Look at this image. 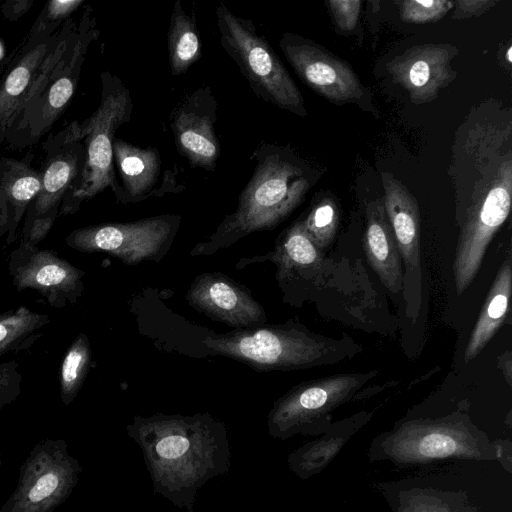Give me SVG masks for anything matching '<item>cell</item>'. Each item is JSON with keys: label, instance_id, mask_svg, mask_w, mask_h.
<instances>
[{"label": "cell", "instance_id": "1f68e13d", "mask_svg": "<svg viewBox=\"0 0 512 512\" xmlns=\"http://www.w3.org/2000/svg\"><path fill=\"white\" fill-rule=\"evenodd\" d=\"M494 0H457L454 2L453 19L478 17L496 5Z\"/></svg>", "mask_w": 512, "mask_h": 512}, {"label": "cell", "instance_id": "8d00e7d4", "mask_svg": "<svg viewBox=\"0 0 512 512\" xmlns=\"http://www.w3.org/2000/svg\"><path fill=\"white\" fill-rule=\"evenodd\" d=\"M1 52H2V48H1V46H0V55H1Z\"/></svg>", "mask_w": 512, "mask_h": 512}, {"label": "cell", "instance_id": "277c9868", "mask_svg": "<svg viewBox=\"0 0 512 512\" xmlns=\"http://www.w3.org/2000/svg\"><path fill=\"white\" fill-rule=\"evenodd\" d=\"M101 82V99L95 112L83 123L73 122L57 134L53 142L83 141L85 151L80 178L75 188L67 194L68 200L60 208V213H73L83 200L94 197L108 187L114 193L118 188L113 143L116 130L130 121L133 103L129 90L116 75L104 71Z\"/></svg>", "mask_w": 512, "mask_h": 512}, {"label": "cell", "instance_id": "d4e9b609", "mask_svg": "<svg viewBox=\"0 0 512 512\" xmlns=\"http://www.w3.org/2000/svg\"><path fill=\"white\" fill-rule=\"evenodd\" d=\"M92 351L85 333H80L65 352L60 369V397L68 406L79 393L91 366Z\"/></svg>", "mask_w": 512, "mask_h": 512}, {"label": "cell", "instance_id": "cb8c5ba5", "mask_svg": "<svg viewBox=\"0 0 512 512\" xmlns=\"http://www.w3.org/2000/svg\"><path fill=\"white\" fill-rule=\"evenodd\" d=\"M51 322L49 315L20 306L0 315V356L27 349Z\"/></svg>", "mask_w": 512, "mask_h": 512}, {"label": "cell", "instance_id": "f1b7e54d", "mask_svg": "<svg viewBox=\"0 0 512 512\" xmlns=\"http://www.w3.org/2000/svg\"><path fill=\"white\" fill-rule=\"evenodd\" d=\"M82 0H52L46 4L36 22L34 32H49V26H55L70 16L81 4Z\"/></svg>", "mask_w": 512, "mask_h": 512}, {"label": "cell", "instance_id": "4dcf8cb0", "mask_svg": "<svg viewBox=\"0 0 512 512\" xmlns=\"http://www.w3.org/2000/svg\"><path fill=\"white\" fill-rule=\"evenodd\" d=\"M333 20L342 32H352L359 20L362 2L359 0H329Z\"/></svg>", "mask_w": 512, "mask_h": 512}, {"label": "cell", "instance_id": "52a82bcc", "mask_svg": "<svg viewBox=\"0 0 512 512\" xmlns=\"http://www.w3.org/2000/svg\"><path fill=\"white\" fill-rule=\"evenodd\" d=\"M82 472L63 439H44L30 451L17 485L0 512H53L71 495Z\"/></svg>", "mask_w": 512, "mask_h": 512}, {"label": "cell", "instance_id": "ffe728a7", "mask_svg": "<svg viewBox=\"0 0 512 512\" xmlns=\"http://www.w3.org/2000/svg\"><path fill=\"white\" fill-rule=\"evenodd\" d=\"M113 161L121 181V186L115 193L119 202H138L153 194L161 165L156 148H142L122 139H115Z\"/></svg>", "mask_w": 512, "mask_h": 512}, {"label": "cell", "instance_id": "44dd1931", "mask_svg": "<svg viewBox=\"0 0 512 512\" xmlns=\"http://www.w3.org/2000/svg\"><path fill=\"white\" fill-rule=\"evenodd\" d=\"M511 288L512 266L511 256L508 255L494 278L486 301L469 337L464 352V361L466 363L473 360L485 348L505 321L509 313Z\"/></svg>", "mask_w": 512, "mask_h": 512}, {"label": "cell", "instance_id": "d6986e66", "mask_svg": "<svg viewBox=\"0 0 512 512\" xmlns=\"http://www.w3.org/2000/svg\"><path fill=\"white\" fill-rule=\"evenodd\" d=\"M364 251L386 289L392 293L401 292L404 284L402 261L383 199L366 204Z\"/></svg>", "mask_w": 512, "mask_h": 512}, {"label": "cell", "instance_id": "7a4b0ae2", "mask_svg": "<svg viewBox=\"0 0 512 512\" xmlns=\"http://www.w3.org/2000/svg\"><path fill=\"white\" fill-rule=\"evenodd\" d=\"M253 157L256 166L235 211L194 246L191 256H209L251 233L272 230L303 201L310 187L309 178L284 149L263 144Z\"/></svg>", "mask_w": 512, "mask_h": 512}, {"label": "cell", "instance_id": "6da1fadb", "mask_svg": "<svg viewBox=\"0 0 512 512\" xmlns=\"http://www.w3.org/2000/svg\"><path fill=\"white\" fill-rule=\"evenodd\" d=\"M126 431L142 450L154 493L187 512L198 491L230 469L227 428L208 412L136 415Z\"/></svg>", "mask_w": 512, "mask_h": 512}, {"label": "cell", "instance_id": "e575fe53", "mask_svg": "<svg viewBox=\"0 0 512 512\" xmlns=\"http://www.w3.org/2000/svg\"><path fill=\"white\" fill-rule=\"evenodd\" d=\"M7 231V227L4 223L0 222V236Z\"/></svg>", "mask_w": 512, "mask_h": 512}, {"label": "cell", "instance_id": "7c38bea8", "mask_svg": "<svg viewBox=\"0 0 512 512\" xmlns=\"http://www.w3.org/2000/svg\"><path fill=\"white\" fill-rule=\"evenodd\" d=\"M280 48L299 78L328 101L341 105L359 102L364 96L363 86L348 63L322 47L285 33Z\"/></svg>", "mask_w": 512, "mask_h": 512}, {"label": "cell", "instance_id": "4316f807", "mask_svg": "<svg viewBox=\"0 0 512 512\" xmlns=\"http://www.w3.org/2000/svg\"><path fill=\"white\" fill-rule=\"evenodd\" d=\"M414 430L418 433L417 453L424 457H443L457 452L459 440L450 428L418 427Z\"/></svg>", "mask_w": 512, "mask_h": 512}, {"label": "cell", "instance_id": "5b68a950", "mask_svg": "<svg viewBox=\"0 0 512 512\" xmlns=\"http://www.w3.org/2000/svg\"><path fill=\"white\" fill-rule=\"evenodd\" d=\"M216 18L222 48L256 96L283 110L306 116L300 90L252 21L234 15L223 3L216 8Z\"/></svg>", "mask_w": 512, "mask_h": 512}, {"label": "cell", "instance_id": "836d02e7", "mask_svg": "<svg viewBox=\"0 0 512 512\" xmlns=\"http://www.w3.org/2000/svg\"><path fill=\"white\" fill-rule=\"evenodd\" d=\"M511 52H512V47L509 46L507 49V53H506V59L509 63H512Z\"/></svg>", "mask_w": 512, "mask_h": 512}, {"label": "cell", "instance_id": "ba28073f", "mask_svg": "<svg viewBox=\"0 0 512 512\" xmlns=\"http://www.w3.org/2000/svg\"><path fill=\"white\" fill-rule=\"evenodd\" d=\"M181 216L164 214L130 222H109L73 230L66 244L77 251L106 253L126 265L160 262L170 250Z\"/></svg>", "mask_w": 512, "mask_h": 512}, {"label": "cell", "instance_id": "8992f818", "mask_svg": "<svg viewBox=\"0 0 512 512\" xmlns=\"http://www.w3.org/2000/svg\"><path fill=\"white\" fill-rule=\"evenodd\" d=\"M378 374L377 370L341 373L302 382L279 397L267 415V431L273 438L312 434L331 412Z\"/></svg>", "mask_w": 512, "mask_h": 512}, {"label": "cell", "instance_id": "9a60e30c", "mask_svg": "<svg viewBox=\"0 0 512 512\" xmlns=\"http://www.w3.org/2000/svg\"><path fill=\"white\" fill-rule=\"evenodd\" d=\"M185 298L194 310L234 329L254 328L267 322L263 306L251 291L223 273L197 275Z\"/></svg>", "mask_w": 512, "mask_h": 512}, {"label": "cell", "instance_id": "2e32d148", "mask_svg": "<svg viewBox=\"0 0 512 512\" xmlns=\"http://www.w3.org/2000/svg\"><path fill=\"white\" fill-rule=\"evenodd\" d=\"M217 102L210 87L185 97L171 113V129L178 152L193 167L213 171L220 156L215 133Z\"/></svg>", "mask_w": 512, "mask_h": 512}, {"label": "cell", "instance_id": "d6a6232c", "mask_svg": "<svg viewBox=\"0 0 512 512\" xmlns=\"http://www.w3.org/2000/svg\"><path fill=\"white\" fill-rule=\"evenodd\" d=\"M32 4L33 1L28 0L7 1L2 7V13L6 18L15 20L23 16Z\"/></svg>", "mask_w": 512, "mask_h": 512}, {"label": "cell", "instance_id": "484cf974", "mask_svg": "<svg viewBox=\"0 0 512 512\" xmlns=\"http://www.w3.org/2000/svg\"><path fill=\"white\" fill-rule=\"evenodd\" d=\"M300 220L308 236L323 251L332 243L337 233V205L334 200L323 198L311 208L304 219Z\"/></svg>", "mask_w": 512, "mask_h": 512}, {"label": "cell", "instance_id": "4fadbf2b", "mask_svg": "<svg viewBox=\"0 0 512 512\" xmlns=\"http://www.w3.org/2000/svg\"><path fill=\"white\" fill-rule=\"evenodd\" d=\"M56 153L48 160L41 175V188L28 209L21 242L37 246L51 229L64 197L80 178L85 161L82 141L52 143Z\"/></svg>", "mask_w": 512, "mask_h": 512}, {"label": "cell", "instance_id": "8fae6325", "mask_svg": "<svg viewBox=\"0 0 512 512\" xmlns=\"http://www.w3.org/2000/svg\"><path fill=\"white\" fill-rule=\"evenodd\" d=\"M9 274L18 291L32 289L54 308L78 301L85 272L52 250L21 242L9 256Z\"/></svg>", "mask_w": 512, "mask_h": 512}, {"label": "cell", "instance_id": "e0dca14e", "mask_svg": "<svg viewBox=\"0 0 512 512\" xmlns=\"http://www.w3.org/2000/svg\"><path fill=\"white\" fill-rule=\"evenodd\" d=\"M458 47L451 44L412 46L387 63L393 81L407 91L416 105L437 98L440 90L451 83L457 73L451 67Z\"/></svg>", "mask_w": 512, "mask_h": 512}, {"label": "cell", "instance_id": "ac0fdd59", "mask_svg": "<svg viewBox=\"0 0 512 512\" xmlns=\"http://www.w3.org/2000/svg\"><path fill=\"white\" fill-rule=\"evenodd\" d=\"M384 208L405 266L406 277L420 290V213L416 198L391 173L382 172Z\"/></svg>", "mask_w": 512, "mask_h": 512}, {"label": "cell", "instance_id": "3957f363", "mask_svg": "<svg viewBox=\"0 0 512 512\" xmlns=\"http://www.w3.org/2000/svg\"><path fill=\"white\" fill-rule=\"evenodd\" d=\"M203 343L214 355L237 360L258 372L332 365L362 351V346L346 334L340 339L327 337L292 319L211 334Z\"/></svg>", "mask_w": 512, "mask_h": 512}, {"label": "cell", "instance_id": "5bb4252c", "mask_svg": "<svg viewBox=\"0 0 512 512\" xmlns=\"http://www.w3.org/2000/svg\"><path fill=\"white\" fill-rule=\"evenodd\" d=\"M94 26L87 10L78 37L71 42L48 85L15 124L19 129L29 127L31 139L41 137L73 97L87 49L97 36Z\"/></svg>", "mask_w": 512, "mask_h": 512}, {"label": "cell", "instance_id": "f546056e", "mask_svg": "<svg viewBox=\"0 0 512 512\" xmlns=\"http://www.w3.org/2000/svg\"><path fill=\"white\" fill-rule=\"evenodd\" d=\"M22 374L15 361L0 364V410L15 401L21 393Z\"/></svg>", "mask_w": 512, "mask_h": 512}, {"label": "cell", "instance_id": "7402d4cb", "mask_svg": "<svg viewBox=\"0 0 512 512\" xmlns=\"http://www.w3.org/2000/svg\"><path fill=\"white\" fill-rule=\"evenodd\" d=\"M168 54L172 75L185 73L202 56L195 18L189 16L180 0L173 6L168 29Z\"/></svg>", "mask_w": 512, "mask_h": 512}, {"label": "cell", "instance_id": "30bf717a", "mask_svg": "<svg viewBox=\"0 0 512 512\" xmlns=\"http://www.w3.org/2000/svg\"><path fill=\"white\" fill-rule=\"evenodd\" d=\"M264 261L275 265V276L283 293V301L294 306H301L323 279V251L308 236L301 220L278 236L272 251L241 259L237 268Z\"/></svg>", "mask_w": 512, "mask_h": 512}, {"label": "cell", "instance_id": "83f0119b", "mask_svg": "<svg viewBox=\"0 0 512 512\" xmlns=\"http://www.w3.org/2000/svg\"><path fill=\"white\" fill-rule=\"evenodd\" d=\"M454 7L449 0H404L399 4L402 21L413 24L433 23L442 19Z\"/></svg>", "mask_w": 512, "mask_h": 512}, {"label": "cell", "instance_id": "9c48e42d", "mask_svg": "<svg viewBox=\"0 0 512 512\" xmlns=\"http://www.w3.org/2000/svg\"><path fill=\"white\" fill-rule=\"evenodd\" d=\"M43 32L34 33L33 44L12 66L0 83V144L9 135L17 121L42 93L53 77L69 42Z\"/></svg>", "mask_w": 512, "mask_h": 512}, {"label": "cell", "instance_id": "d590c367", "mask_svg": "<svg viewBox=\"0 0 512 512\" xmlns=\"http://www.w3.org/2000/svg\"><path fill=\"white\" fill-rule=\"evenodd\" d=\"M1 464H2V455L0 453V466H1Z\"/></svg>", "mask_w": 512, "mask_h": 512}, {"label": "cell", "instance_id": "603a6c76", "mask_svg": "<svg viewBox=\"0 0 512 512\" xmlns=\"http://www.w3.org/2000/svg\"><path fill=\"white\" fill-rule=\"evenodd\" d=\"M2 188L8 202L7 243L14 240L15 230L25 210L41 188V176L21 163L9 161L3 173Z\"/></svg>", "mask_w": 512, "mask_h": 512}]
</instances>
